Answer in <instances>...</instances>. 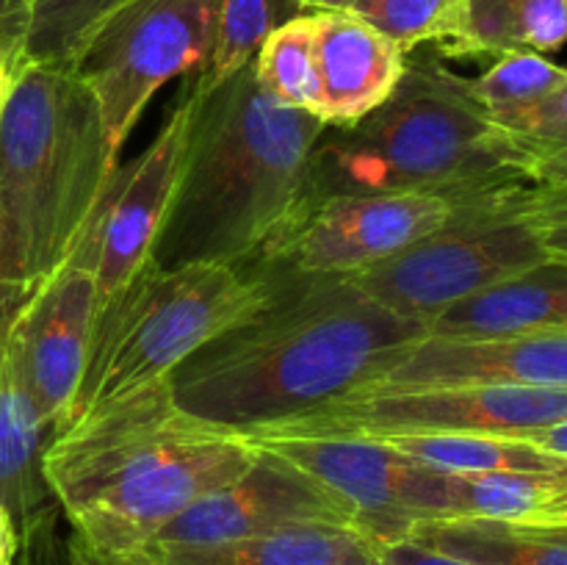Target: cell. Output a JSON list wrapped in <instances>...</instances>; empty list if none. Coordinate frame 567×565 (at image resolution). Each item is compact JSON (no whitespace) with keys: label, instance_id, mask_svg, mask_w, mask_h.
<instances>
[{"label":"cell","instance_id":"10","mask_svg":"<svg viewBox=\"0 0 567 565\" xmlns=\"http://www.w3.org/2000/svg\"><path fill=\"white\" fill-rule=\"evenodd\" d=\"M92 222L75 253L20 302L6 327L11 374L50 432L70 424L97 319Z\"/></svg>","mask_w":567,"mask_h":565},{"label":"cell","instance_id":"24","mask_svg":"<svg viewBox=\"0 0 567 565\" xmlns=\"http://www.w3.org/2000/svg\"><path fill=\"white\" fill-rule=\"evenodd\" d=\"M252 75L282 109L319 116L321 86L313 55V14L293 17L271 31L255 53Z\"/></svg>","mask_w":567,"mask_h":565},{"label":"cell","instance_id":"15","mask_svg":"<svg viewBox=\"0 0 567 565\" xmlns=\"http://www.w3.org/2000/svg\"><path fill=\"white\" fill-rule=\"evenodd\" d=\"M567 388V330L518 338L424 332L349 393L415 388Z\"/></svg>","mask_w":567,"mask_h":565},{"label":"cell","instance_id":"19","mask_svg":"<svg viewBox=\"0 0 567 565\" xmlns=\"http://www.w3.org/2000/svg\"><path fill=\"white\" fill-rule=\"evenodd\" d=\"M374 543L352 524H293L264 535L210 546H147L155 565H330L371 552Z\"/></svg>","mask_w":567,"mask_h":565},{"label":"cell","instance_id":"2","mask_svg":"<svg viewBox=\"0 0 567 565\" xmlns=\"http://www.w3.org/2000/svg\"><path fill=\"white\" fill-rule=\"evenodd\" d=\"M258 460L244 435L183 413L169 377L55 432L42 476L83 546L138 552L205 493Z\"/></svg>","mask_w":567,"mask_h":565},{"label":"cell","instance_id":"33","mask_svg":"<svg viewBox=\"0 0 567 565\" xmlns=\"http://www.w3.org/2000/svg\"><path fill=\"white\" fill-rule=\"evenodd\" d=\"M17 554H20V532L6 504L0 502V565H14Z\"/></svg>","mask_w":567,"mask_h":565},{"label":"cell","instance_id":"25","mask_svg":"<svg viewBox=\"0 0 567 565\" xmlns=\"http://www.w3.org/2000/svg\"><path fill=\"white\" fill-rule=\"evenodd\" d=\"M302 14V0H219L214 55L197 83L214 86L244 70L271 31Z\"/></svg>","mask_w":567,"mask_h":565},{"label":"cell","instance_id":"26","mask_svg":"<svg viewBox=\"0 0 567 565\" xmlns=\"http://www.w3.org/2000/svg\"><path fill=\"white\" fill-rule=\"evenodd\" d=\"M563 86H567L563 66L532 50H509L496 55L485 75L471 78V92L491 122L507 120Z\"/></svg>","mask_w":567,"mask_h":565},{"label":"cell","instance_id":"37","mask_svg":"<svg viewBox=\"0 0 567 565\" xmlns=\"http://www.w3.org/2000/svg\"><path fill=\"white\" fill-rule=\"evenodd\" d=\"M330 565H380V559H377V552L371 548V552L360 554V557H349V559H341V563H330Z\"/></svg>","mask_w":567,"mask_h":565},{"label":"cell","instance_id":"16","mask_svg":"<svg viewBox=\"0 0 567 565\" xmlns=\"http://www.w3.org/2000/svg\"><path fill=\"white\" fill-rule=\"evenodd\" d=\"M313 55L324 125H352L396 89L408 55L352 11L313 14Z\"/></svg>","mask_w":567,"mask_h":565},{"label":"cell","instance_id":"31","mask_svg":"<svg viewBox=\"0 0 567 565\" xmlns=\"http://www.w3.org/2000/svg\"><path fill=\"white\" fill-rule=\"evenodd\" d=\"M66 565H155L144 552H122V554H105L94 552V548L83 546L75 537L64 543Z\"/></svg>","mask_w":567,"mask_h":565},{"label":"cell","instance_id":"27","mask_svg":"<svg viewBox=\"0 0 567 565\" xmlns=\"http://www.w3.org/2000/svg\"><path fill=\"white\" fill-rule=\"evenodd\" d=\"M122 0H33L22 61L70 70L89 33Z\"/></svg>","mask_w":567,"mask_h":565},{"label":"cell","instance_id":"6","mask_svg":"<svg viewBox=\"0 0 567 565\" xmlns=\"http://www.w3.org/2000/svg\"><path fill=\"white\" fill-rule=\"evenodd\" d=\"M271 288L275 275L255 264L164 269L147 260L100 305L70 424L166 380L188 355L252 314Z\"/></svg>","mask_w":567,"mask_h":565},{"label":"cell","instance_id":"35","mask_svg":"<svg viewBox=\"0 0 567 565\" xmlns=\"http://www.w3.org/2000/svg\"><path fill=\"white\" fill-rule=\"evenodd\" d=\"M358 0H302L308 14H319V11H352Z\"/></svg>","mask_w":567,"mask_h":565},{"label":"cell","instance_id":"5","mask_svg":"<svg viewBox=\"0 0 567 565\" xmlns=\"http://www.w3.org/2000/svg\"><path fill=\"white\" fill-rule=\"evenodd\" d=\"M116 166L75 72L22 61L0 114V286L31 294L75 253Z\"/></svg>","mask_w":567,"mask_h":565},{"label":"cell","instance_id":"9","mask_svg":"<svg viewBox=\"0 0 567 565\" xmlns=\"http://www.w3.org/2000/svg\"><path fill=\"white\" fill-rule=\"evenodd\" d=\"M567 421V388H415L343 393L299 419L244 435H452L502 432L535 438Z\"/></svg>","mask_w":567,"mask_h":565},{"label":"cell","instance_id":"30","mask_svg":"<svg viewBox=\"0 0 567 565\" xmlns=\"http://www.w3.org/2000/svg\"><path fill=\"white\" fill-rule=\"evenodd\" d=\"M374 552L380 565H471L463 563V559L446 557L441 552H432L426 546H419V543L408 541V537L374 543Z\"/></svg>","mask_w":567,"mask_h":565},{"label":"cell","instance_id":"28","mask_svg":"<svg viewBox=\"0 0 567 565\" xmlns=\"http://www.w3.org/2000/svg\"><path fill=\"white\" fill-rule=\"evenodd\" d=\"M465 0H358L352 14L391 39L404 55L432 42L446 48L460 37Z\"/></svg>","mask_w":567,"mask_h":565},{"label":"cell","instance_id":"21","mask_svg":"<svg viewBox=\"0 0 567 565\" xmlns=\"http://www.w3.org/2000/svg\"><path fill=\"white\" fill-rule=\"evenodd\" d=\"M443 515L567 530V474H529V471L446 474Z\"/></svg>","mask_w":567,"mask_h":565},{"label":"cell","instance_id":"20","mask_svg":"<svg viewBox=\"0 0 567 565\" xmlns=\"http://www.w3.org/2000/svg\"><path fill=\"white\" fill-rule=\"evenodd\" d=\"M404 537L471 565H567V530L557 526L435 515L413 521Z\"/></svg>","mask_w":567,"mask_h":565},{"label":"cell","instance_id":"8","mask_svg":"<svg viewBox=\"0 0 567 565\" xmlns=\"http://www.w3.org/2000/svg\"><path fill=\"white\" fill-rule=\"evenodd\" d=\"M216 17L219 0H122L89 33L70 70L97 103L116 158L166 83L208 70Z\"/></svg>","mask_w":567,"mask_h":565},{"label":"cell","instance_id":"14","mask_svg":"<svg viewBox=\"0 0 567 565\" xmlns=\"http://www.w3.org/2000/svg\"><path fill=\"white\" fill-rule=\"evenodd\" d=\"M313 521L358 526L341 499L282 458L258 449V460L241 476L188 504L147 546H210Z\"/></svg>","mask_w":567,"mask_h":565},{"label":"cell","instance_id":"23","mask_svg":"<svg viewBox=\"0 0 567 565\" xmlns=\"http://www.w3.org/2000/svg\"><path fill=\"white\" fill-rule=\"evenodd\" d=\"M551 430V427H548ZM543 435H502V432H452V435H393L374 438L404 458L446 471V474H485V471H529L567 474V460L543 449Z\"/></svg>","mask_w":567,"mask_h":565},{"label":"cell","instance_id":"22","mask_svg":"<svg viewBox=\"0 0 567 565\" xmlns=\"http://www.w3.org/2000/svg\"><path fill=\"white\" fill-rule=\"evenodd\" d=\"M567 33V0H465L463 28L441 50L449 59L504 55L509 50L557 53Z\"/></svg>","mask_w":567,"mask_h":565},{"label":"cell","instance_id":"7","mask_svg":"<svg viewBox=\"0 0 567 565\" xmlns=\"http://www.w3.org/2000/svg\"><path fill=\"white\" fill-rule=\"evenodd\" d=\"M563 260L567 186H543L502 203L452 210L435 233L347 280L385 308L426 325L493 282Z\"/></svg>","mask_w":567,"mask_h":565},{"label":"cell","instance_id":"17","mask_svg":"<svg viewBox=\"0 0 567 565\" xmlns=\"http://www.w3.org/2000/svg\"><path fill=\"white\" fill-rule=\"evenodd\" d=\"M567 330V260L482 288L426 321L432 336L518 338Z\"/></svg>","mask_w":567,"mask_h":565},{"label":"cell","instance_id":"12","mask_svg":"<svg viewBox=\"0 0 567 565\" xmlns=\"http://www.w3.org/2000/svg\"><path fill=\"white\" fill-rule=\"evenodd\" d=\"M452 205L435 194H341L299 208L255 266L271 275L349 277L435 233Z\"/></svg>","mask_w":567,"mask_h":565},{"label":"cell","instance_id":"34","mask_svg":"<svg viewBox=\"0 0 567 565\" xmlns=\"http://www.w3.org/2000/svg\"><path fill=\"white\" fill-rule=\"evenodd\" d=\"M25 297H28V294L11 291V288L0 286V325H9L11 316H14V310L20 308V302Z\"/></svg>","mask_w":567,"mask_h":565},{"label":"cell","instance_id":"11","mask_svg":"<svg viewBox=\"0 0 567 565\" xmlns=\"http://www.w3.org/2000/svg\"><path fill=\"white\" fill-rule=\"evenodd\" d=\"M341 499L371 543L399 541L419 518L443 515L446 471L358 435H244Z\"/></svg>","mask_w":567,"mask_h":565},{"label":"cell","instance_id":"32","mask_svg":"<svg viewBox=\"0 0 567 565\" xmlns=\"http://www.w3.org/2000/svg\"><path fill=\"white\" fill-rule=\"evenodd\" d=\"M14 565H66V557L55 546V532L48 530L22 543Z\"/></svg>","mask_w":567,"mask_h":565},{"label":"cell","instance_id":"18","mask_svg":"<svg viewBox=\"0 0 567 565\" xmlns=\"http://www.w3.org/2000/svg\"><path fill=\"white\" fill-rule=\"evenodd\" d=\"M6 327L0 325V502L14 518L22 546L53 530L59 518L53 493L42 476V454L53 432L37 419L11 374Z\"/></svg>","mask_w":567,"mask_h":565},{"label":"cell","instance_id":"3","mask_svg":"<svg viewBox=\"0 0 567 565\" xmlns=\"http://www.w3.org/2000/svg\"><path fill=\"white\" fill-rule=\"evenodd\" d=\"M567 186V164L535 158L498 131L471 78L443 61L404 64L391 97L352 125H327L308 161L305 203L341 194H435L452 210Z\"/></svg>","mask_w":567,"mask_h":565},{"label":"cell","instance_id":"13","mask_svg":"<svg viewBox=\"0 0 567 565\" xmlns=\"http://www.w3.org/2000/svg\"><path fill=\"white\" fill-rule=\"evenodd\" d=\"M192 114L194 89H188L158 127L147 150L136 155L125 170L116 166L94 210L92 247L100 305L125 288L153 255L155 238L164 227L177 181H181Z\"/></svg>","mask_w":567,"mask_h":565},{"label":"cell","instance_id":"1","mask_svg":"<svg viewBox=\"0 0 567 565\" xmlns=\"http://www.w3.org/2000/svg\"><path fill=\"white\" fill-rule=\"evenodd\" d=\"M424 332V321L385 308L347 277L275 275L252 314L172 371V402L244 435L354 391Z\"/></svg>","mask_w":567,"mask_h":565},{"label":"cell","instance_id":"29","mask_svg":"<svg viewBox=\"0 0 567 565\" xmlns=\"http://www.w3.org/2000/svg\"><path fill=\"white\" fill-rule=\"evenodd\" d=\"M31 6L33 0H0V59L14 70L22 64V44H25Z\"/></svg>","mask_w":567,"mask_h":565},{"label":"cell","instance_id":"4","mask_svg":"<svg viewBox=\"0 0 567 565\" xmlns=\"http://www.w3.org/2000/svg\"><path fill=\"white\" fill-rule=\"evenodd\" d=\"M192 89L186 158L150 260L164 269L252 266L302 208L310 153L327 125L275 103L252 61Z\"/></svg>","mask_w":567,"mask_h":565},{"label":"cell","instance_id":"36","mask_svg":"<svg viewBox=\"0 0 567 565\" xmlns=\"http://www.w3.org/2000/svg\"><path fill=\"white\" fill-rule=\"evenodd\" d=\"M14 75H17L14 66L6 64V61L0 59V114H3L6 103H9L11 86H14Z\"/></svg>","mask_w":567,"mask_h":565}]
</instances>
